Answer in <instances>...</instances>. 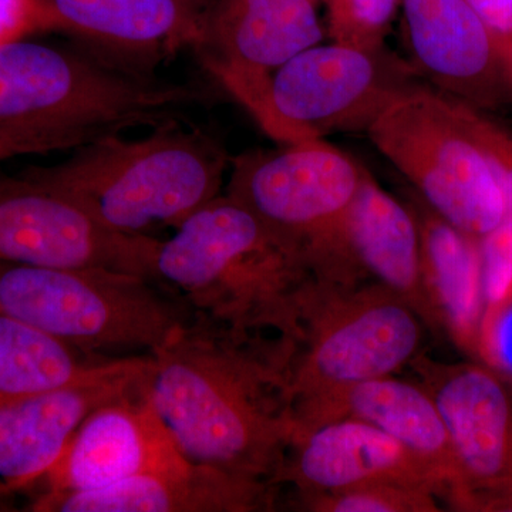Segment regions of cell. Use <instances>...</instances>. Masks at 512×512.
<instances>
[{
	"label": "cell",
	"instance_id": "5",
	"mask_svg": "<svg viewBox=\"0 0 512 512\" xmlns=\"http://www.w3.org/2000/svg\"><path fill=\"white\" fill-rule=\"evenodd\" d=\"M144 276L94 266L0 262V313L97 355L160 349L191 318L188 303Z\"/></svg>",
	"mask_w": 512,
	"mask_h": 512
},
{
	"label": "cell",
	"instance_id": "22",
	"mask_svg": "<svg viewBox=\"0 0 512 512\" xmlns=\"http://www.w3.org/2000/svg\"><path fill=\"white\" fill-rule=\"evenodd\" d=\"M111 359L0 313V399L63 389Z\"/></svg>",
	"mask_w": 512,
	"mask_h": 512
},
{
	"label": "cell",
	"instance_id": "29",
	"mask_svg": "<svg viewBox=\"0 0 512 512\" xmlns=\"http://www.w3.org/2000/svg\"><path fill=\"white\" fill-rule=\"evenodd\" d=\"M25 154L23 148L0 138V161L9 160V158L16 156H25Z\"/></svg>",
	"mask_w": 512,
	"mask_h": 512
},
{
	"label": "cell",
	"instance_id": "18",
	"mask_svg": "<svg viewBox=\"0 0 512 512\" xmlns=\"http://www.w3.org/2000/svg\"><path fill=\"white\" fill-rule=\"evenodd\" d=\"M278 485L185 461L83 493H42L33 512H265L278 507Z\"/></svg>",
	"mask_w": 512,
	"mask_h": 512
},
{
	"label": "cell",
	"instance_id": "27",
	"mask_svg": "<svg viewBox=\"0 0 512 512\" xmlns=\"http://www.w3.org/2000/svg\"><path fill=\"white\" fill-rule=\"evenodd\" d=\"M47 29L40 0H0V43Z\"/></svg>",
	"mask_w": 512,
	"mask_h": 512
},
{
	"label": "cell",
	"instance_id": "31",
	"mask_svg": "<svg viewBox=\"0 0 512 512\" xmlns=\"http://www.w3.org/2000/svg\"><path fill=\"white\" fill-rule=\"evenodd\" d=\"M503 53L505 64H507L508 74H510V79L512 82V40H510L507 45L503 46Z\"/></svg>",
	"mask_w": 512,
	"mask_h": 512
},
{
	"label": "cell",
	"instance_id": "30",
	"mask_svg": "<svg viewBox=\"0 0 512 512\" xmlns=\"http://www.w3.org/2000/svg\"><path fill=\"white\" fill-rule=\"evenodd\" d=\"M13 493H15V491L10 490L8 485L5 483H0V512L13 511V508L10 507V504L8 501H6V498H8L9 495H12Z\"/></svg>",
	"mask_w": 512,
	"mask_h": 512
},
{
	"label": "cell",
	"instance_id": "24",
	"mask_svg": "<svg viewBox=\"0 0 512 512\" xmlns=\"http://www.w3.org/2000/svg\"><path fill=\"white\" fill-rule=\"evenodd\" d=\"M326 30L332 42L384 49V39L392 28L402 0H323Z\"/></svg>",
	"mask_w": 512,
	"mask_h": 512
},
{
	"label": "cell",
	"instance_id": "16",
	"mask_svg": "<svg viewBox=\"0 0 512 512\" xmlns=\"http://www.w3.org/2000/svg\"><path fill=\"white\" fill-rule=\"evenodd\" d=\"M394 483L430 491L447 500L443 477L429 464L359 419H340L295 430L275 484L291 485L293 495L345 490L359 485Z\"/></svg>",
	"mask_w": 512,
	"mask_h": 512
},
{
	"label": "cell",
	"instance_id": "9",
	"mask_svg": "<svg viewBox=\"0 0 512 512\" xmlns=\"http://www.w3.org/2000/svg\"><path fill=\"white\" fill-rule=\"evenodd\" d=\"M424 320L376 282H319L295 343L293 404L379 377L419 356Z\"/></svg>",
	"mask_w": 512,
	"mask_h": 512
},
{
	"label": "cell",
	"instance_id": "8",
	"mask_svg": "<svg viewBox=\"0 0 512 512\" xmlns=\"http://www.w3.org/2000/svg\"><path fill=\"white\" fill-rule=\"evenodd\" d=\"M420 74L389 50L332 42L308 47L269 76L249 110L281 146L367 130Z\"/></svg>",
	"mask_w": 512,
	"mask_h": 512
},
{
	"label": "cell",
	"instance_id": "14",
	"mask_svg": "<svg viewBox=\"0 0 512 512\" xmlns=\"http://www.w3.org/2000/svg\"><path fill=\"white\" fill-rule=\"evenodd\" d=\"M148 377L150 373L84 417L62 454L40 478L45 483L43 493L99 490L188 461L154 406Z\"/></svg>",
	"mask_w": 512,
	"mask_h": 512
},
{
	"label": "cell",
	"instance_id": "21",
	"mask_svg": "<svg viewBox=\"0 0 512 512\" xmlns=\"http://www.w3.org/2000/svg\"><path fill=\"white\" fill-rule=\"evenodd\" d=\"M421 274L437 323L461 348L481 353L484 293L478 238L443 220L416 195Z\"/></svg>",
	"mask_w": 512,
	"mask_h": 512
},
{
	"label": "cell",
	"instance_id": "28",
	"mask_svg": "<svg viewBox=\"0 0 512 512\" xmlns=\"http://www.w3.org/2000/svg\"><path fill=\"white\" fill-rule=\"evenodd\" d=\"M485 26L500 40L501 46L512 40V0H467Z\"/></svg>",
	"mask_w": 512,
	"mask_h": 512
},
{
	"label": "cell",
	"instance_id": "20",
	"mask_svg": "<svg viewBox=\"0 0 512 512\" xmlns=\"http://www.w3.org/2000/svg\"><path fill=\"white\" fill-rule=\"evenodd\" d=\"M342 254L357 282L389 289L437 328L421 274L420 231L410 204H403L365 171L342 227Z\"/></svg>",
	"mask_w": 512,
	"mask_h": 512
},
{
	"label": "cell",
	"instance_id": "17",
	"mask_svg": "<svg viewBox=\"0 0 512 512\" xmlns=\"http://www.w3.org/2000/svg\"><path fill=\"white\" fill-rule=\"evenodd\" d=\"M150 356L111 359L76 383L0 399V480L18 491L39 483L93 409L147 377Z\"/></svg>",
	"mask_w": 512,
	"mask_h": 512
},
{
	"label": "cell",
	"instance_id": "23",
	"mask_svg": "<svg viewBox=\"0 0 512 512\" xmlns=\"http://www.w3.org/2000/svg\"><path fill=\"white\" fill-rule=\"evenodd\" d=\"M293 505L309 512H439L440 498L421 488L373 483L345 490L295 497Z\"/></svg>",
	"mask_w": 512,
	"mask_h": 512
},
{
	"label": "cell",
	"instance_id": "25",
	"mask_svg": "<svg viewBox=\"0 0 512 512\" xmlns=\"http://www.w3.org/2000/svg\"><path fill=\"white\" fill-rule=\"evenodd\" d=\"M478 247L484 293L483 348L488 330L512 299V215H507L498 227L478 239Z\"/></svg>",
	"mask_w": 512,
	"mask_h": 512
},
{
	"label": "cell",
	"instance_id": "13",
	"mask_svg": "<svg viewBox=\"0 0 512 512\" xmlns=\"http://www.w3.org/2000/svg\"><path fill=\"white\" fill-rule=\"evenodd\" d=\"M323 37L309 0H214L194 55L249 113L269 76Z\"/></svg>",
	"mask_w": 512,
	"mask_h": 512
},
{
	"label": "cell",
	"instance_id": "2",
	"mask_svg": "<svg viewBox=\"0 0 512 512\" xmlns=\"http://www.w3.org/2000/svg\"><path fill=\"white\" fill-rule=\"evenodd\" d=\"M211 101L195 82L114 69L80 47L0 43V138L26 154L73 151L131 128L187 120Z\"/></svg>",
	"mask_w": 512,
	"mask_h": 512
},
{
	"label": "cell",
	"instance_id": "26",
	"mask_svg": "<svg viewBox=\"0 0 512 512\" xmlns=\"http://www.w3.org/2000/svg\"><path fill=\"white\" fill-rule=\"evenodd\" d=\"M454 104L461 123L500 184L508 215H512V131L494 120L488 111L457 100H454Z\"/></svg>",
	"mask_w": 512,
	"mask_h": 512
},
{
	"label": "cell",
	"instance_id": "4",
	"mask_svg": "<svg viewBox=\"0 0 512 512\" xmlns=\"http://www.w3.org/2000/svg\"><path fill=\"white\" fill-rule=\"evenodd\" d=\"M229 165L217 138L180 120L140 138L101 137L62 163L33 165L23 173L66 195L111 231L153 237L218 197Z\"/></svg>",
	"mask_w": 512,
	"mask_h": 512
},
{
	"label": "cell",
	"instance_id": "7",
	"mask_svg": "<svg viewBox=\"0 0 512 512\" xmlns=\"http://www.w3.org/2000/svg\"><path fill=\"white\" fill-rule=\"evenodd\" d=\"M366 133L420 200L454 227L480 239L507 218L503 190L451 97L419 84L394 99Z\"/></svg>",
	"mask_w": 512,
	"mask_h": 512
},
{
	"label": "cell",
	"instance_id": "10",
	"mask_svg": "<svg viewBox=\"0 0 512 512\" xmlns=\"http://www.w3.org/2000/svg\"><path fill=\"white\" fill-rule=\"evenodd\" d=\"M410 365L439 406L456 451L463 485L450 507L512 512V384L474 363L417 356Z\"/></svg>",
	"mask_w": 512,
	"mask_h": 512
},
{
	"label": "cell",
	"instance_id": "1",
	"mask_svg": "<svg viewBox=\"0 0 512 512\" xmlns=\"http://www.w3.org/2000/svg\"><path fill=\"white\" fill-rule=\"evenodd\" d=\"M293 352L295 342L285 336L229 328L192 311L151 353L148 377L180 453L275 484L295 430Z\"/></svg>",
	"mask_w": 512,
	"mask_h": 512
},
{
	"label": "cell",
	"instance_id": "12",
	"mask_svg": "<svg viewBox=\"0 0 512 512\" xmlns=\"http://www.w3.org/2000/svg\"><path fill=\"white\" fill-rule=\"evenodd\" d=\"M49 29L121 72L157 69L200 46L214 0H40Z\"/></svg>",
	"mask_w": 512,
	"mask_h": 512
},
{
	"label": "cell",
	"instance_id": "32",
	"mask_svg": "<svg viewBox=\"0 0 512 512\" xmlns=\"http://www.w3.org/2000/svg\"><path fill=\"white\" fill-rule=\"evenodd\" d=\"M309 2L315 3V5H318V2H323V0H309Z\"/></svg>",
	"mask_w": 512,
	"mask_h": 512
},
{
	"label": "cell",
	"instance_id": "11",
	"mask_svg": "<svg viewBox=\"0 0 512 512\" xmlns=\"http://www.w3.org/2000/svg\"><path fill=\"white\" fill-rule=\"evenodd\" d=\"M160 239L111 231L25 173L0 177V262L94 266L154 279Z\"/></svg>",
	"mask_w": 512,
	"mask_h": 512
},
{
	"label": "cell",
	"instance_id": "15",
	"mask_svg": "<svg viewBox=\"0 0 512 512\" xmlns=\"http://www.w3.org/2000/svg\"><path fill=\"white\" fill-rule=\"evenodd\" d=\"M412 66L451 99L490 111L512 103L500 40L467 0H402Z\"/></svg>",
	"mask_w": 512,
	"mask_h": 512
},
{
	"label": "cell",
	"instance_id": "3",
	"mask_svg": "<svg viewBox=\"0 0 512 512\" xmlns=\"http://www.w3.org/2000/svg\"><path fill=\"white\" fill-rule=\"evenodd\" d=\"M154 278L215 322L295 343L320 282L298 248L227 194L160 239Z\"/></svg>",
	"mask_w": 512,
	"mask_h": 512
},
{
	"label": "cell",
	"instance_id": "19",
	"mask_svg": "<svg viewBox=\"0 0 512 512\" xmlns=\"http://www.w3.org/2000/svg\"><path fill=\"white\" fill-rule=\"evenodd\" d=\"M348 417L379 427L434 468L446 481V503H453L463 477L439 406L423 384L384 376L293 404L295 430Z\"/></svg>",
	"mask_w": 512,
	"mask_h": 512
},
{
	"label": "cell",
	"instance_id": "6",
	"mask_svg": "<svg viewBox=\"0 0 512 512\" xmlns=\"http://www.w3.org/2000/svg\"><path fill=\"white\" fill-rule=\"evenodd\" d=\"M365 171L328 141H303L231 160L227 195L298 248L319 281L343 285V220Z\"/></svg>",
	"mask_w": 512,
	"mask_h": 512
}]
</instances>
